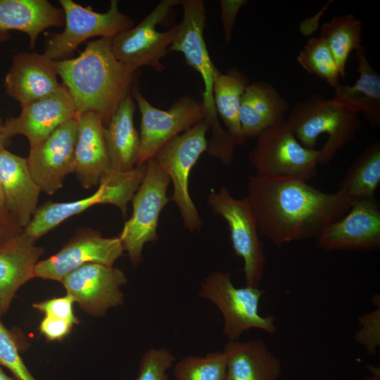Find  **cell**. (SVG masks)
<instances>
[{
    "mask_svg": "<svg viewBox=\"0 0 380 380\" xmlns=\"http://www.w3.org/2000/svg\"><path fill=\"white\" fill-rule=\"evenodd\" d=\"M296 60L305 71L325 80L332 88L339 83L340 74L335 59L319 37L310 38Z\"/></svg>",
    "mask_w": 380,
    "mask_h": 380,
    "instance_id": "cell-32",
    "label": "cell"
},
{
    "mask_svg": "<svg viewBox=\"0 0 380 380\" xmlns=\"http://www.w3.org/2000/svg\"><path fill=\"white\" fill-rule=\"evenodd\" d=\"M248 153L256 176L308 182L317 177L319 150L302 146L283 120L262 132Z\"/></svg>",
    "mask_w": 380,
    "mask_h": 380,
    "instance_id": "cell-5",
    "label": "cell"
},
{
    "mask_svg": "<svg viewBox=\"0 0 380 380\" xmlns=\"http://www.w3.org/2000/svg\"><path fill=\"white\" fill-rule=\"evenodd\" d=\"M23 229L8 210H0V246L21 234Z\"/></svg>",
    "mask_w": 380,
    "mask_h": 380,
    "instance_id": "cell-39",
    "label": "cell"
},
{
    "mask_svg": "<svg viewBox=\"0 0 380 380\" xmlns=\"http://www.w3.org/2000/svg\"><path fill=\"white\" fill-rule=\"evenodd\" d=\"M124 251L118 236L106 238L97 231L82 230L56 253L37 262L35 278L61 282L68 274L88 263L113 266Z\"/></svg>",
    "mask_w": 380,
    "mask_h": 380,
    "instance_id": "cell-14",
    "label": "cell"
},
{
    "mask_svg": "<svg viewBox=\"0 0 380 380\" xmlns=\"http://www.w3.org/2000/svg\"><path fill=\"white\" fill-rule=\"evenodd\" d=\"M179 4L181 0L160 1L137 25L113 37L111 48L115 58L134 71L143 66L163 71L165 67L160 60L168 53L177 34L179 24L165 32H159L156 27Z\"/></svg>",
    "mask_w": 380,
    "mask_h": 380,
    "instance_id": "cell-12",
    "label": "cell"
},
{
    "mask_svg": "<svg viewBox=\"0 0 380 380\" xmlns=\"http://www.w3.org/2000/svg\"><path fill=\"white\" fill-rule=\"evenodd\" d=\"M260 236L278 247L317 239L350 209L343 191L327 193L308 182L289 177H249L246 196Z\"/></svg>",
    "mask_w": 380,
    "mask_h": 380,
    "instance_id": "cell-1",
    "label": "cell"
},
{
    "mask_svg": "<svg viewBox=\"0 0 380 380\" xmlns=\"http://www.w3.org/2000/svg\"><path fill=\"white\" fill-rule=\"evenodd\" d=\"M287 125L298 142L315 148L320 134L328 139L319 150V164H327L361 128L358 113L333 99L313 93L290 109Z\"/></svg>",
    "mask_w": 380,
    "mask_h": 380,
    "instance_id": "cell-4",
    "label": "cell"
},
{
    "mask_svg": "<svg viewBox=\"0 0 380 380\" xmlns=\"http://www.w3.org/2000/svg\"><path fill=\"white\" fill-rule=\"evenodd\" d=\"M360 329L354 335L355 341L361 344L370 355H375L380 345V307L363 315L358 316Z\"/></svg>",
    "mask_w": 380,
    "mask_h": 380,
    "instance_id": "cell-35",
    "label": "cell"
},
{
    "mask_svg": "<svg viewBox=\"0 0 380 380\" xmlns=\"http://www.w3.org/2000/svg\"><path fill=\"white\" fill-rule=\"evenodd\" d=\"M137 103L129 93L105 126V139L113 171L127 172L137 164L140 135L134 125Z\"/></svg>",
    "mask_w": 380,
    "mask_h": 380,
    "instance_id": "cell-26",
    "label": "cell"
},
{
    "mask_svg": "<svg viewBox=\"0 0 380 380\" xmlns=\"http://www.w3.org/2000/svg\"><path fill=\"white\" fill-rule=\"evenodd\" d=\"M0 210L1 211H6L7 210L6 208V203H5V198L2 189V186L0 182Z\"/></svg>",
    "mask_w": 380,
    "mask_h": 380,
    "instance_id": "cell-41",
    "label": "cell"
},
{
    "mask_svg": "<svg viewBox=\"0 0 380 380\" xmlns=\"http://www.w3.org/2000/svg\"><path fill=\"white\" fill-rule=\"evenodd\" d=\"M265 293L259 287L233 284L229 272L215 271L201 283L198 296L211 301L221 312L223 334L229 341H237L251 329H258L269 334L277 331L275 317L259 312L261 297Z\"/></svg>",
    "mask_w": 380,
    "mask_h": 380,
    "instance_id": "cell-7",
    "label": "cell"
},
{
    "mask_svg": "<svg viewBox=\"0 0 380 380\" xmlns=\"http://www.w3.org/2000/svg\"><path fill=\"white\" fill-rule=\"evenodd\" d=\"M8 141L9 139L8 138H6L3 132H2V130L0 132V151L4 149V148H6V146L7 145V144L8 143Z\"/></svg>",
    "mask_w": 380,
    "mask_h": 380,
    "instance_id": "cell-42",
    "label": "cell"
},
{
    "mask_svg": "<svg viewBox=\"0 0 380 380\" xmlns=\"http://www.w3.org/2000/svg\"><path fill=\"white\" fill-rule=\"evenodd\" d=\"M132 96L141 113L140 150L136 166L151 158L168 141L206 118L202 101L185 95L165 110L153 106L134 86Z\"/></svg>",
    "mask_w": 380,
    "mask_h": 380,
    "instance_id": "cell-13",
    "label": "cell"
},
{
    "mask_svg": "<svg viewBox=\"0 0 380 380\" xmlns=\"http://www.w3.org/2000/svg\"><path fill=\"white\" fill-rule=\"evenodd\" d=\"M223 351L226 380H279L281 376L279 357L261 339L229 341Z\"/></svg>",
    "mask_w": 380,
    "mask_h": 380,
    "instance_id": "cell-24",
    "label": "cell"
},
{
    "mask_svg": "<svg viewBox=\"0 0 380 380\" xmlns=\"http://www.w3.org/2000/svg\"><path fill=\"white\" fill-rule=\"evenodd\" d=\"M0 36H2L1 34H0Z\"/></svg>",
    "mask_w": 380,
    "mask_h": 380,
    "instance_id": "cell-45",
    "label": "cell"
},
{
    "mask_svg": "<svg viewBox=\"0 0 380 380\" xmlns=\"http://www.w3.org/2000/svg\"><path fill=\"white\" fill-rule=\"evenodd\" d=\"M75 302L72 296L67 293L61 297H54L34 303L32 306L44 316L62 319L75 325L80 323V319L73 312Z\"/></svg>",
    "mask_w": 380,
    "mask_h": 380,
    "instance_id": "cell-36",
    "label": "cell"
},
{
    "mask_svg": "<svg viewBox=\"0 0 380 380\" xmlns=\"http://www.w3.org/2000/svg\"><path fill=\"white\" fill-rule=\"evenodd\" d=\"M175 355L165 348H151L141 356L134 380H168L166 372L175 362Z\"/></svg>",
    "mask_w": 380,
    "mask_h": 380,
    "instance_id": "cell-33",
    "label": "cell"
},
{
    "mask_svg": "<svg viewBox=\"0 0 380 380\" xmlns=\"http://www.w3.org/2000/svg\"><path fill=\"white\" fill-rule=\"evenodd\" d=\"M78 135L75 146V171L80 184L89 189L99 184L112 172L108 153L105 125L94 112L75 114Z\"/></svg>",
    "mask_w": 380,
    "mask_h": 380,
    "instance_id": "cell-20",
    "label": "cell"
},
{
    "mask_svg": "<svg viewBox=\"0 0 380 380\" xmlns=\"http://www.w3.org/2000/svg\"><path fill=\"white\" fill-rule=\"evenodd\" d=\"M221 20L227 43L231 41L235 20L241 8L246 0H221Z\"/></svg>",
    "mask_w": 380,
    "mask_h": 380,
    "instance_id": "cell-38",
    "label": "cell"
},
{
    "mask_svg": "<svg viewBox=\"0 0 380 380\" xmlns=\"http://www.w3.org/2000/svg\"><path fill=\"white\" fill-rule=\"evenodd\" d=\"M146 170V163L124 172L113 171L103 178L98 189L91 196L70 202H47L37 208L23 232L37 239L63 221L97 204L117 206L125 215L127 203L141 184Z\"/></svg>",
    "mask_w": 380,
    "mask_h": 380,
    "instance_id": "cell-8",
    "label": "cell"
},
{
    "mask_svg": "<svg viewBox=\"0 0 380 380\" xmlns=\"http://www.w3.org/2000/svg\"><path fill=\"white\" fill-rule=\"evenodd\" d=\"M362 22L351 14L335 15L321 27L319 37L329 46L343 78L350 54L362 45Z\"/></svg>",
    "mask_w": 380,
    "mask_h": 380,
    "instance_id": "cell-30",
    "label": "cell"
},
{
    "mask_svg": "<svg viewBox=\"0 0 380 380\" xmlns=\"http://www.w3.org/2000/svg\"><path fill=\"white\" fill-rule=\"evenodd\" d=\"M207 202L212 213L221 216L228 224L234 253L243 261L246 286L259 287L267 256L247 197L235 198L226 186H222L208 194Z\"/></svg>",
    "mask_w": 380,
    "mask_h": 380,
    "instance_id": "cell-9",
    "label": "cell"
},
{
    "mask_svg": "<svg viewBox=\"0 0 380 380\" xmlns=\"http://www.w3.org/2000/svg\"><path fill=\"white\" fill-rule=\"evenodd\" d=\"M0 366L10 370L17 380H36L23 362L14 334L1 320Z\"/></svg>",
    "mask_w": 380,
    "mask_h": 380,
    "instance_id": "cell-34",
    "label": "cell"
},
{
    "mask_svg": "<svg viewBox=\"0 0 380 380\" xmlns=\"http://www.w3.org/2000/svg\"><path fill=\"white\" fill-rule=\"evenodd\" d=\"M358 77L353 85L338 83L333 89L334 101L357 113L362 112L374 127L380 123V75L370 64L363 45L355 50Z\"/></svg>",
    "mask_w": 380,
    "mask_h": 380,
    "instance_id": "cell-27",
    "label": "cell"
},
{
    "mask_svg": "<svg viewBox=\"0 0 380 380\" xmlns=\"http://www.w3.org/2000/svg\"><path fill=\"white\" fill-rule=\"evenodd\" d=\"M180 4L183 7V17L168 52L182 53L186 63L200 74L204 85L202 101L212 129L206 152L210 156L219 158L223 165H227L232 161L235 146L222 127L215 106L213 84L217 68L211 61L203 37L206 22L204 1L182 0Z\"/></svg>",
    "mask_w": 380,
    "mask_h": 380,
    "instance_id": "cell-3",
    "label": "cell"
},
{
    "mask_svg": "<svg viewBox=\"0 0 380 380\" xmlns=\"http://www.w3.org/2000/svg\"><path fill=\"white\" fill-rule=\"evenodd\" d=\"M326 251L370 250L380 246V208L373 198L354 200L350 209L316 239Z\"/></svg>",
    "mask_w": 380,
    "mask_h": 380,
    "instance_id": "cell-17",
    "label": "cell"
},
{
    "mask_svg": "<svg viewBox=\"0 0 380 380\" xmlns=\"http://www.w3.org/2000/svg\"><path fill=\"white\" fill-rule=\"evenodd\" d=\"M73 324L66 320L44 316L39 325L40 334L49 341L63 340L72 331Z\"/></svg>",
    "mask_w": 380,
    "mask_h": 380,
    "instance_id": "cell-37",
    "label": "cell"
},
{
    "mask_svg": "<svg viewBox=\"0 0 380 380\" xmlns=\"http://www.w3.org/2000/svg\"><path fill=\"white\" fill-rule=\"evenodd\" d=\"M380 184V142L370 144L350 165L339 190L352 201L374 198Z\"/></svg>",
    "mask_w": 380,
    "mask_h": 380,
    "instance_id": "cell-29",
    "label": "cell"
},
{
    "mask_svg": "<svg viewBox=\"0 0 380 380\" xmlns=\"http://www.w3.org/2000/svg\"><path fill=\"white\" fill-rule=\"evenodd\" d=\"M170 184V177L156 161L148 160L144 179L131 200L132 216L118 236L133 267L141 262L144 245L158 239L159 215L170 201L167 196Z\"/></svg>",
    "mask_w": 380,
    "mask_h": 380,
    "instance_id": "cell-10",
    "label": "cell"
},
{
    "mask_svg": "<svg viewBox=\"0 0 380 380\" xmlns=\"http://www.w3.org/2000/svg\"><path fill=\"white\" fill-rule=\"evenodd\" d=\"M0 380H17L16 379H13L8 376L1 369L0 366Z\"/></svg>",
    "mask_w": 380,
    "mask_h": 380,
    "instance_id": "cell-43",
    "label": "cell"
},
{
    "mask_svg": "<svg viewBox=\"0 0 380 380\" xmlns=\"http://www.w3.org/2000/svg\"><path fill=\"white\" fill-rule=\"evenodd\" d=\"M227 356L215 351L205 356L188 355L174 366L176 380H226Z\"/></svg>",
    "mask_w": 380,
    "mask_h": 380,
    "instance_id": "cell-31",
    "label": "cell"
},
{
    "mask_svg": "<svg viewBox=\"0 0 380 380\" xmlns=\"http://www.w3.org/2000/svg\"><path fill=\"white\" fill-rule=\"evenodd\" d=\"M210 129L205 118L190 129L165 143L152 157L172 182L170 200L175 202L184 225L190 232L202 229V220L189 191L191 169L208 149L206 133Z\"/></svg>",
    "mask_w": 380,
    "mask_h": 380,
    "instance_id": "cell-6",
    "label": "cell"
},
{
    "mask_svg": "<svg viewBox=\"0 0 380 380\" xmlns=\"http://www.w3.org/2000/svg\"><path fill=\"white\" fill-rule=\"evenodd\" d=\"M111 41L110 37H101L88 42L77 57L54 61L76 114L94 112L102 118L105 126L131 93L138 72L115 58Z\"/></svg>",
    "mask_w": 380,
    "mask_h": 380,
    "instance_id": "cell-2",
    "label": "cell"
},
{
    "mask_svg": "<svg viewBox=\"0 0 380 380\" xmlns=\"http://www.w3.org/2000/svg\"><path fill=\"white\" fill-rule=\"evenodd\" d=\"M291 109L289 101L267 81L250 82L241 97L239 120L246 139L285 120Z\"/></svg>",
    "mask_w": 380,
    "mask_h": 380,
    "instance_id": "cell-23",
    "label": "cell"
},
{
    "mask_svg": "<svg viewBox=\"0 0 380 380\" xmlns=\"http://www.w3.org/2000/svg\"><path fill=\"white\" fill-rule=\"evenodd\" d=\"M64 13L65 28L59 34H49L44 54L53 61L72 53L82 42L94 37L113 38L134 27V21L118 8L117 0H111L108 10L98 13L72 0H60Z\"/></svg>",
    "mask_w": 380,
    "mask_h": 380,
    "instance_id": "cell-11",
    "label": "cell"
},
{
    "mask_svg": "<svg viewBox=\"0 0 380 380\" xmlns=\"http://www.w3.org/2000/svg\"><path fill=\"white\" fill-rule=\"evenodd\" d=\"M36 242L23 232L0 246V319L18 290L35 278V267L44 252Z\"/></svg>",
    "mask_w": 380,
    "mask_h": 380,
    "instance_id": "cell-21",
    "label": "cell"
},
{
    "mask_svg": "<svg viewBox=\"0 0 380 380\" xmlns=\"http://www.w3.org/2000/svg\"><path fill=\"white\" fill-rule=\"evenodd\" d=\"M64 23L63 10L46 0H0V34L8 30L26 33L32 49L40 33Z\"/></svg>",
    "mask_w": 380,
    "mask_h": 380,
    "instance_id": "cell-25",
    "label": "cell"
},
{
    "mask_svg": "<svg viewBox=\"0 0 380 380\" xmlns=\"http://www.w3.org/2000/svg\"><path fill=\"white\" fill-rule=\"evenodd\" d=\"M77 135L78 125L74 117L30 149L27 165L42 191L53 195L63 186L66 176L75 172Z\"/></svg>",
    "mask_w": 380,
    "mask_h": 380,
    "instance_id": "cell-15",
    "label": "cell"
},
{
    "mask_svg": "<svg viewBox=\"0 0 380 380\" xmlns=\"http://www.w3.org/2000/svg\"><path fill=\"white\" fill-rule=\"evenodd\" d=\"M21 108L18 116L9 118L3 123L2 132L8 139L16 135L25 136L30 148L76 114L72 98L63 85L56 92Z\"/></svg>",
    "mask_w": 380,
    "mask_h": 380,
    "instance_id": "cell-18",
    "label": "cell"
},
{
    "mask_svg": "<svg viewBox=\"0 0 380 380\" xmlns=\"http://www.w3.org/2000/svg\"><path fill=\"white\" fill-rule=\"evenodd\" d=\"M4 86L6 94L21 106L44 98L62 87L57 80L54 61L44 53L28 52L14 56Z\"/></svg>",
    "mask_w": 380,
    "mask_h": 380,
    "instance_id": "cell-19",
    "label": "cell"
},
{
    "mask_svg": "<svg viewBox=\"0 0 380 380\" xmlns=\"http://www.w3.org/2000/svg\"><path fill=\"white\" fill-rule=\"evenodd\" d=\"M0 182L6 208L24 229L37 209L42 191L32 178L27 158L6 148L0 151Z\"/></svg>",
    "mask_w": 380,
    "mask_h": 380,
    "instance_id": "cell-22",
    "label": "cell"
},
{
    "mask_svg": "<svg viewBox=\"0 0 380 380\" xmlns=\"http://www.w3.org/2000/svg\"><path fill=\"white\" fill-rule=\"evenodd\" d=\"M248 77L237 68L225 73L217 69L215 73L213 99L215 109L234 146L243 145L246 141L239 120L241 97L248 84Z\"/></svg>",
    "mask_w": 380,
    "mask_h": 380,
    "instance_id": "cell-28",
    "label": "cell"
},
{
    "mask_svg": "<svg viewBox=\"0 0 380 380\" xmlns=\"http://www.w3.org/2000/svg\"><path fill=\"white\" fill-rule=\"evenodd\" d=\"M371 374L365 377L363 380H380L379 370L370 366Z\"/></svg>",
    "mask_w": 380,
    "mask_h": 380,
    "instance_id": "cell-40",
    "label": "cell"
},
{
    "mask_svg": "<svg viewBox=\"0 0 380 380\" xmlns=\"http://www.w3.org/2000/svg\"><path fill=\"white\" fill-rule=\"evenodd\" d=\"M127 282L122 270L99 263L86 264L68 274L61 283L81 310L100 317L124 303L120 287Z\"/></svg>",
    "mask_w": 380,
    "mask_h": 380,
    "instance_id": "cell-16",
    "label": "cell"
},
{
    "mask_svg": "<svg viewBox=\"0 0 380 380\" xmlns=\"http://www.w3.org/2000/svg\"><path fill=\"white\" fill-rule=\"evenodd\" d=\"M2 126H3V122H2L1 119L0 118V132L2 130Z\"/></svg>",
    "mask_w": 380,
    "mask_h": 380,
    "instance_id": "cell-44",
    "label": "cell"
}]
</instances>
